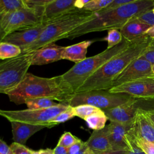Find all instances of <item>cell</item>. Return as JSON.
Here are the masks:
<instances>
[{"label":"cell","instance_id":"obj_1","mask_svg":"<svg viewBox=\"0 0 154 154\" xmlns=\"http://www.w3.org/2000/svg\"><path fill=\"white\" fill-rule=\"evenodd\" d=\"M152 40L146 34L134 39L127 49L113 57L89 77L75 93L110 89L114 79L132 61L143 54Z\"/></svg>","mask_w":154,"mask_h":154},{"label":"cell","instance_id":"obj_2","mask_svg":"<svg viewBox=\"0 0 154 154\" xmlns=\"http://www.w3.org/2000/svg\"><path fill=\"white\" fill-rule=\"evenodd\" d=\"M73 94L62 75L44 78L28 72L19 85L7 95L16 105L34 98H48L66 104Z\"/></svg>","mask_w":154,"mask_h":154},{"label":"cell","instance_id":"obj_3","mask_svg":"<svg viewBox=\"0 0 154 154\" xmlns=\"http://www.w3.org/2000/svg\"><path fill=\"white\" fill-rule=\"evenodd\" d=\"M153 6L154 0H135L115 9L94 12L93 19L72 31L64 38L73 39L90 32L120 29L128 20L152 9Z\"/></svg>","mask_w":154,"mask_h":154},{"label":"cell","instance_id":"obj_4","mask_svg":"<svg viewBox=\"0 0 154 154\" xmlns=\"http://www.w3.org/2000/svg\"><path fill=\"white\" fill-rule=\"evenodd\" d=\"M94 12L84 9L53 19L47 22V25L40 37L34 43L22 49V52L33 51L46 45L55 43L63 39L73 29L91 20Z\"/></svg>","mask_w":154,"mask_h":154},{"label":"cell","instance_id":"obj_5","mask_svg":"<svg viewBox=\"0 0 154 154\" xmlns=\"http://www.w3.org/2000/svg\"><path fill=\"white\" fill-rule=\"evenodd\" d=\"M133 40L129 42L123 38L116 46L106 49L97 55L86 58L82 61L75 64L72 67L62 75L64 80L73 93H75L89 77L113 57L127 49Z\"/></svg>","mask_w":154,"mask_h":154},{"label":"cell","instance_id":"obj_6","mask_svg":"<svg viewBox=\"0 0 154 154\" xmlns=\"http://www.w3.org/2000/svg\"><path fill=\"white\" fill-rule=\"evenodd\" d=\"M34 51L6 60L0 59V93L7 94L21 82L31 66Z\"/></svg>","mask_w":154,"mask_h":154},{"label":"cell","instance_id":"obj_7","mask_svg":"<svg viewBox=\"0 0 154 154\" xmlns=\"http://www.w3.org/2000/svg\"><path fill=\"white\" fill-rule=\"evenodd\" d=\"M134 99L125 93H112L108 90H91L73 94L67 105L74 107L89 105L102 110L116 107Z\"/></svg>","mask_w":154,"mask_h":154},{"label":"cell","instance_id":"obj_8","mask_svg":"<svg viewBox=\"0 0 154 154\" xmlns=\"http://www.w3.org/2000/svg\"><path fill=\"white\" fill-rule=\"evenodd\" d=\"M69 105L59 103L51 108L41 109H26L23 110H3L0 109V116L5 118L10 122H19L28 124L45 126L51 128L49 122L61 112L66 110Z\"/></svg>","mask_w":154,"mask_h":154},{"label":"cell","instance_id":"obj_9","mask_svg":"<svg viewBox=\"0 0 154 154\" xmlns=\"http://www.w3.org/2000/svg\"><path fill=\"white\" fill-rule=\"evenodd\" d=\"M42 23V13L23 8L10 13L0 20V42L8 34Z\"/></svg>","mask_w":154,"mask_h":154},{"label":"cell","instance_id":"obj_10","mask_svg":"<svg viewBox=\"0 0 154 154\" xmlns=\"http://www.w3.org/2000/svg\"><path fill=\"white\" fill-rule=\"evenodd\" d=\"M112 93H125L135 99H154V76L141 78L114 87L108 90Z\"/></svg>","mask_w":154,"mask_h":154},{"label":"cell","instance_id":"obj_11","mask_svg":"<svg viewBox=\"0 0 154 154\" xmlns=\"http://www.w3.org/2000/svg\"><path fill=\"white\" fill-rule=\"evenodd\" d=\"M152 67V65L143 57L136 58L114 79L112 87L141 78L154 76Z\"/></svg>","mask_w":154,"mask_h":154},{"label":"cell","instance_id":"obj_12","mask_svg":"<svg viewBox=\"0 0 154 154\" xmlns=\"http://www.w3.org/2000/svg\"><path fill=\"white\" fill-rule=\"evenodd\" d=\"M46 25L47 22L42 23L34 26L12 32L7 35L2 42L16 45L20 47L22 50L37 40Z\"/></svg>","mask_w":154,"mask_h":154},{"label":"cell","instance_id":"obj_13","mask_svg":"<svg viewBox=\"0 0 154 154\" xmlns=\"http://www.w3.org/2000/svg\"><path fill=\"white\" fill-rule=\"evenodd\" d=\"M137 99L134 98L125 103L102 111L110 122L122 124H131L133 123L134 116L138 108L137 106Z\"/></svg>","mask_w":154,"mask_h":154},{"label":"cell","instance_id":"obj_14","mask_svg":"<svg viewBox=\"0 0 154 154\" xmlns=\"http://www.w3.org/2000/svg\"><path fill=\"white\" fill-rule=\"evenodd\" d=\"M131 124H122L110 122L106 125L111 148L114 150H128L129 149L128 132L132 126Z\"/></svg>","mask_w":154,"mask_h":154},{"label":"cell","instance_id":"obj_15","mask_svg":"<svg viewBox=\"0 0 154 154\" xmlns=\"http://www.w3.org/2000/svg\"><path fill=\"white\" fill-rule=\"evenodd\" d=\"M75 1L51 0L43 8L42 16V23H46L61 16L81 10L75 7Z\"/></svg>","mask_w":154,"mask_h":154},{"label":"cell","instance_id":"obj_16","mask_svg":"<svg viewBox=\"0 0 154 154\" xmlns=\"http://www.w3.org/2000/svg\"><path fill=\"white\" fill-rule=\"evenodd\" d=\"M132 129L137 136L154 143V123L146 110L138 107L134 116Z\"/></svg>","mask_w":154,"mask_h":154},{"label":"cell","instance_id":"obj_17","mask_svg":"<svg viewBox=\"0 0 154 154\" xmlns=\"http://www.w3.org/2000/svg\"><path fill=\"white\" fill-rule=\"evenodd\" d=\"M64 48L55 43H52L33 51L31 66L48 64L62 60Z\"/></svg>","mask_w":154,"mask_h":154},{"label":"cell","instance_id":"obj_18","mask_svg":"<svg viewBox=\"0 0 154 154\" xmlns=\"http://www.w3.org/2000/svg\"><path fill=\"white\" fill-rule=\"evenodd\" d=\"M10 123L14 143L24 146L32 135L46 128L43 125L28 124L19 122H11Z\"/></svg>","mask_w":154,"mask_h":154},{"label":"cell","instance_id":"obj_19","mask_svg":"<svg viewBox=\"0 0 154 154\" xmlns=\"http://www.w3.org/2000/svg\"><path fill=\"white\" fill-rule=\"evenodd\" d=\"M86 146L94 154L111 150L106 126L100 130L93 131L88 139L85 141Z\"/></svg>","mask_w":154,"mask_h":154},{"label":"cell","instance_id":"obj_20","mask_svg":"<svg viewBox=\"0 0 154 154\" xmlns=\"http://www.w3.org/2000/svg\"><path fill=\"white\" fill-rule=\"evenodd\" d=\"M151 27L134 17L128 20L119 31L124 38L131 42L146 34Z\"/></svg>","mask_w":154,"mask_h":154},{"label":"cell","instance_id":"obj_21","mask_svg":"<svg viewBox=\"0 0 154 154\" xmlns=\"http://www.w3.org/2000/svg\"><path fill=\"white\" fill-rule=\"evenodd\" d=\"M93 41L86 40L64 48L62 53V60H67L75 64L85 59L88 48Z\"/></svg>","mask_w":154,"mask_h":154},{"label":"cell","instance_id":"obj_22","mask_svg":"<svg viewBox=\"0 0 154 154\" xmlns=\"http://www.w3.org/2000/svg\"><path fill=\"white\" fill-rule=\"evenodd\" d=\"M107 120V117L102 109L84 119L88 127L93 131L100 130L104 128Z\"/></svg>","mask_w":154,"mask_h":154},{"label":"cell","instance_id":"obj_23","mask_svg":"<svg viewBox=\"0 0 154 154\" xmlns=\"http://www.w3.org/2000/svg\"><path fill=\"white\" fill-rule=\"evenodd\" d=\"M26 8L24 0H0V20L7 14Z\"/></svg>","mask_w":154,"mask_h":154},{"label":"cell","instance_id":"obj_24","mask_svg":"<svg viewBox=\"0 0 154 154\" xmlns=\"http://www.w3.org/2000/svg\"><path fill=\"white\" fill-rule=\"evenodd\" d=\"M22 54L20 47L13 44L0 42V59L6 60L16 57Z\"/></svg>","mask_w":154,"mask_h":154},{"label":"cell","instance_id":"obj_25","mask_svg":"<svg viewBox=\"0 0 154 154\" xmlns=\"http://www.w3.org/2000/svg\"><path fill=\"white\" fill-rule=\"evenodd\" d=\"M28 109H41L51 108L57 105L59 103L48 98H34L28 99L25 103Z\"/></svg>","mask_w":154,"mask_h":154},{"label":"cell","instance_id":"obj_26","mask_svg":"<svg viewBox=\"0 0 154 154\" xmlns=\"http://www.w3.org/2000/svg\"><path fill=\"white\" fill-rule=\"evenodd\" d=\"M75 116L78 117L82 119H85L90 115L99 111L100 109L89 105H80L72 107Z\"/></svg>","mask_w":154,"mask_h":154},{"label":"cell","instance_id":"obj_27","mask_svg":"<svg viewBox=\"0 0 154 154\" xmlns=\"http://www.w3.org/2000/svg\"><path fill=\"white\" fill-rule=\"evenodd\" d=\"M74 117L75 116L73 114L72 107L69 106V107L66 110L61 112L54 118H53L49 122V123L51 126V128H52L57 125H58L60 123L66 122Z\"/></svg>","mask_w":154,"mask_h":154},{"label":"cell","instance_id":"obj_28","mask_svg":"<svg viewBox=\"0 0 154 154\" xmlns=\"http://www.w3.org/2000/svg\"><path fill=\"white\" fill-rule=\"evenodd\" d=\"M123 38L122 34L119 29H112L108 30V35L105 38V40H106L108 43L106 49L112 48L119 45L122 41Z\"/></svg>","mask_w":154,"mask_h":154},{"label":"cell","instance_id":"obj_29","mask_svg":"<svg viewBox=\"0 0 154 154\" xmlns=\"http://www.w3.org/2000/svg\"><path fill=\"white\" fill-rule=\"evenodd\" d=\"M112 0H90L85 5L83 9L91 11L97 12L106 8Z\"/></svg>","mask_w":154,"mask_h":154},{"label":"cell","instance_id":"obj_30","mask_svg":"<svg viewBox=\"0 0 154 154\" xmlns=\"http://www.w3.org/2000/svg\"><path fill=\"white\" fill-rule=\"evenodd\" d=\"M132 130L134 135V140L137 146L142 150L145 154H154V143L149 141L143 138L137 136L134 132L132 126Z\"/></svg>","mask_w":154,"mask_h":154},{"label":"cell","instance_id":"obj_31","mask_svg":"<svg viewBox=\"0 0 154 154\" xmlns=\"http://www.w3.org/2000/svg\"><path fill=\"white\" fill-rule=\"evenodd\" d=\"M79 138L74 136L70 132H65L60 137L58 144V146H61L66 148H69L72 145L77 142Z\"/></svg>","mask_w":154,"mask_h":154},{"label":"cell","instance_id":"obj_32","mask_svg":"<svg viewBox=\"0 0 154 154\" xmlns=\"http://www.w3.org/2000/svg\"><path fill=\"white\" fill-rule=\"evenodd\" d=\"M128 141L129 149L127 150L126 154H145L142 151V150L137 146L134 140L132 127L128 132Z\"/></svg>","mask_w":154,"mask_h":154},{"label":"cell","instance_id":"obj_33","mask_svg":"<svg viewBox=\"0 0 154 154\" xmlns=\"http://www.w3.org/2000/svg\"><path fill=\"white\" fill-rule=\"evenodd\" d=\"M11 154H32L31 150L24 145L12 143L10 145Z\"/></svg>","mask_w":154,"mask_h":154},{"label":"cell","instance_id":"obj_34","mask_svg":"<svg viewBox=\"0 0 154 154\" xmlns=\"http://www.w3.org/2000/svg\"><path fill=\"white\" fill-rule=\"evenodd\" d=\"M152 66L154 64V39H152L149 46L141 55Z\"/></svg>","mask_w":154,"mask_h":154},{"label":"cell","instance_id":"obj_35","mask_svg":"<svg viewBox=\"0 0 154 154\" xmlns=\"http://www.w3.org/2000/svg\"><path fill=\"white\" fill-rule=\"evenodd\" d=\"M135 0H112V2L105 8L104 10H112L117 8L119 7H121L122 5L129 4L131 2H132Z\"/></svg>","mask_w":154,"mask_h":154},{"label":"cell","instance_id":"obj_36","mask_svg":"<svg viewBox=\"0 0 154 154\" xmlns=\"http://www.w3.org/2000/svg\"><path fill=\"white\" fill-rule=\"evenodd\" d=\"M85 143L79 139L77 142L67 148L68 154H76L78 153L85 146Z\"/></svg>","mask_w":154,"mask_h":154},{"label":"cell","instance_id":"obj_37","mask_svg":"<svg viewBox=\"0 0 154 154\" xmlns=\"http://www.w3.org/2000/svg\"><path fill=\"white\" fill-rule=\"evenodd\" d=\"M0 154H11L10 146L0 138Z\"/></svg>","mask_w":154,"mask_h":154},{"label":"cell","instance_id":"obj_38","mask_svg":"<svg viewBox=\"0 0 154 154\" xmlns=\"http://www.w3.org/2000/svg\"><path fill=\"white\" fill-rule=\"evenodd\" d=\"M32 154H54V149L46 148L45 149H40L38 150H31Z\"/></svg>","mask_w":154,"mask_h":154},{"label":"cell","instance_id":"obj_39","mask_svg":"<svg viewBox=\"0 0 154 154\" xmlns=\"http://www.w3.org/2000/svg\"><path fill=\"white\" fill-rule=\"evenodd\" d=\"M54 154H68L67 148L57 145L54 149Z\"/></svg>","mask_w":154,"mask_h":154},{"label":"cell","instance_id":"obj_40","mask_svg":"<svg viewBox=\"0 0 154 154\" xmlns=\"http://www.w3.org/2000/svg\"><path fill=\"white\" fill-rule=\"evenodd\" d=\"M90 0H76L75 1V7L78 9H83L85 4H87Z\"/></svg>","mask_w":154,"mask_h":154},{"label":"cell","instance_id":"obj_41","mask_svg":"<svg viewBox=\"0 0 154 154\" xmlns=\"http://www.w3.org/2000/svg\"><path fill=\"white\" fill-rule=\"evenodd\" d=\"M127 150H109L105 152H103L99 154H126Z\"/></svg>","mask_w":154,"mask_h":154},{"label":"cell","instance_id":"obj_42","mask_svg":"<svg viewBox=\"0 0 154 154\" xmlns=\"http://www.w3.org/2000/svg\"><path fill=\"white\" fill-rule=\"evenodd\" d=\"M148 115L154 123V106L150 108H149L148 110H146Z\"/></svg>","mask_w":154,"mask_h":154},{"label":"cell","instance_id":"obj_43","mask_svg":"<svg viewBox=\"0 0 154 154\" xmlns=\"http://www.w3.org/2000/svg\"><path fill=\"white\" fill-rule=\"evenodd\" d=\"M151 38L154 39V26H152L146 33Z\"/></svg>","mask_w":154,"mask_h":154},{"label":"cell","instance_id":"obj_44","mask_svg":"<svg viewBox=\"0 0 154 154\" xmlns=\"http://www.w3.org/2000/svg\"><path fill=\"white\" fill-rule=\"evenodd\" d=\"M88 147L86 146V144H85V146H84V147H83L78 153H76V154H85L86 152H87V151L88 150Z\"/></svg>","mask_w":154,"mask_h":154},{"label":"cell","instance_id":"obj_45","mask_svg":"<svg viewBox=\"0 0 154 154\" xmlns=\"http://www.w3.org/2000/svg\"><path fill=\"white\" fill-rule=\"evenodd\" d=\"M85 154H94L90 149H88V150L87 151V152H86V153Z\"/></svg>","mask_w":154,"mask_h":154},{"label":"cell","instance_id":"obj_46","mask_svg":"<svg viewBox=\"0 0 154 154\" xmlns=\"http://www.w3.org/2000/svg\"><path fill=\"white\" fill-rule=\"evenodd\" d=\"M152 72H153V73H154V64L152 66Z\"/></svg>","mask_w":154,"mask_h":154},{"label":"cell","instance_id":"obj_47","mask_svg":"<svg viewBox=\"0 0 154 154\" xmlns=\"http://www.w3.org/2000/svg\"><path fill=\"white\" fill-rule=\"evenodd\" d=\"M152 13H153V14H154V6H153V7L152 8Z\"/></svg>","mask_w":154,"mask_h":154}]
</instances>
